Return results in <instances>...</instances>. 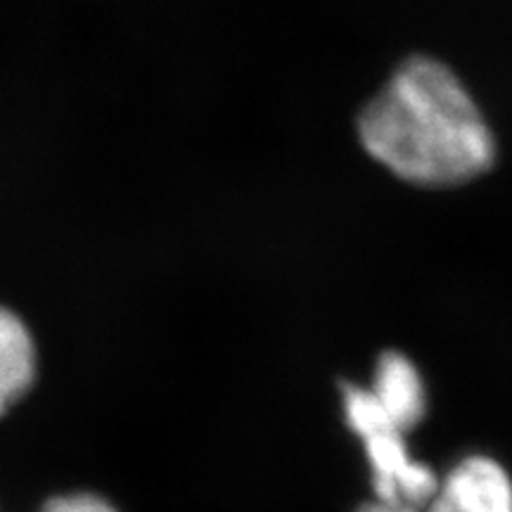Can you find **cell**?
<instances>
[{"instance_id": "1", "label": "cell", "mask_w": 512, "mask_h": 512, "mask_svg": "<svg viewBox=\"0 0 512 512\" xmlns=\"http://www.w3.org/2000/svg\"><path fill=\"white\" fill-rule=\"evenodd\" d=\"M377 164L420 188H453L496 162V140L460 76L437 57H408L358 117Z\"/></svg>"}, {"instance_id": "2", "label": "cell", "mask_w": 512, "mask_h": 512, "mask_svg": "<svg viewBox=\"0 0 512 512\" xmlns=\"http://www.w3.org/2000/svg\"><path fill=\"white\" fill-rule=\"evenodd\" d=\"M342 411L344 422L366 451L377 501L408 508L432 501L439 489V477L411 456L406 432L387 418L370 389L344 384Z\"/></svg>"}, {"instance_id": "3", "label": "cell", "mask_w": 512, "mask_h": 512, "mask_svg": "<svg viewBox=\"0 0 512 512\" xmlns=\"http://www.w3.org/2000/svg\"><path fill=\"white\" fill-rule=\"evenodd\" d=\"M430 512H512V479L498 460L467 456L439 482Z\"/></svg>"}, {"instance_id": "4", "label": "cell", "mask_w": 512, "mask_h": 512, "mask_svg": "<svg viewBox=\"0 0 512 512\" xmlns=\"http://www.w3.org/2000/svg\"><path fill=\"white\" fill-rule=\"evenodd\" d=\"M370 394L380 403L387 418L399 425L403 432L413 430L418 422L425 418L427 411V392L425 382L413 366L411 358L399 351H387L377 361Z\"/></svg>"}, {"instance_id": "5", "label": "cell", "mask_w": 512, "mask_h": 512, "mask_svg": "<svg viewBox=\"0 0 512 512\" xmlns=\"http://www.w3.org/2000/svg\"><path fill=\"white\" fill-rule=\"evenodd\" d=\"M38 351L31 330L8 306H0V418L34 387Z\"/></svg>"}, {"instance_id": "6", "label": "cell", "mask_w": 512, "mask_h": 512, "mask_svg": "<svg viewBox=\"0 0 512 512\" xmlns=\"http://www.w3.org/2000/svg\"><path fill=\"white\" fill-rule=\"evenodd\" d=\"M38 512H119L114 505L98 494H67L55 496Z\"/></svg>"}, {"instance_id": "7", "label": "cell", "mask_w": 512, "mask_h": 512, "mask_svg": "<svg viewBox=\"0 0 512 512\" xmlns=\"http://www.w3.org/2000/svg\"><path fill=\"white\" fill-rule=\"evenodd\" d=\"M358 512H418V510L408 508V505H389V503L375 501V503L363 505V508L358 510Z\"/></svg>"}]
</instances>
